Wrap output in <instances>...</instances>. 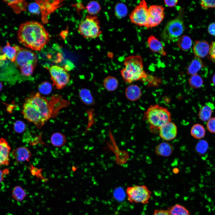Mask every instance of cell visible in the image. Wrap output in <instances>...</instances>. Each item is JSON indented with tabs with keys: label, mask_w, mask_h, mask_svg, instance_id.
Here are the masks:
<instances>
[{
	"label": "cell",
	"mask_w": 215,
	"mask_h": 215,
	"mask_svg": "<svg viewBox=\"0 0 215 215\" xmlns=\"http://www.w3.org/2000/svg\"><path fill=\"white\" fill-rule=\"evenodd\" d=\"M7 58L6 55L3 54V55H0V61H4L6 60Z\"/></svg>",
	"instance_id": "47"
},
{
	"label": "cell",
	"mask_w": 215,
	"mask_h": 215,
	"mask_svg": "<svg viewBox=\"0 0 215 215\" xmlns=\"http://www.w3.org/2000/svg\"><path fill=\"white\" fill-rule=\"evenodd\" d=\"M50 141L53 146L59 147L65 144L66 142V139L64 134L57 132L52 135L50 138Z\"/></svg>",
	"instance_id": "30"
},
{
	"label": "cell",
	"mask_w": 215,
	"mask_h": 215,
	"mask_svg": "<svg viewBox=\"0 0 215 215\" xmlns=\"http://www.w3.org/2000/svg\"><path fill=\"white\" fill-rule=\"evenodd\" d=\"M28 9L30 13L38 14L39 13L40 8L38 3L36 2H33L29 4L28 6Z\"/></svg>",
	"instance_id": "40"
},
{
	"label": "cell",
	"mask_w": 215,
	"mask_h": 215,
	"mask_svg": "<svg viewBox=\"0 0 215 215\" xmlns=\"http://www.w3.org/2000/svg\"><path fill=\"white\" fill-rule=\"evenodd\" d=\"M35 66L31 63H28L20 67L22 75L25 76H29L33 73Z\"/></svg>",
	"instance_id": "35"
},
{
	"label": "cell",
	"mask_w": 215,
	"mask_h": 215,
	"mask_svg": "<svg viewBox=\"0 0 215 215\" xmlns=\"http://www.w3.org/2000/svg\"><path fill=\"white\" fill-rule=\"evenodd\" d=\"M159 135L165 140L168 141L174 139L176 136L177 133V127L173 122H168L159 129Z\"/></svg>",
	"instance_id": "14"
},
{
	"label": "cell",
	"mask_w": 215,
	"mask_h": 215,
	"mask_svg": "<svg viewBox=\"0 0 215 215\" xmlns=\"http://www.w3.org/2000/svg\"><path fill=\"white\" fill-rule=\"evenodd\" d=\"M4 172L0 169V182L2 181L4 179Z\"/></svg>",
	"instance_id": "46"
},
{
	"label": "cell",
	"mask_w": 215,
	"mask_h": 215,
	"mask_svg": "<svg viewBox=\"0 0 215 215\" xmlns=\"http://www.w3.org/2000/svg\"><path fill=\"white\" fill-rule=\"evenodd\" d=\"M15 46L17 52L14 62L17 67H20L28 63H31L36 66L37 58L35 53L17 45Z\"/></svg>",
	"instance_id": "12"
},
{
	"label": "cell",
	"mask_w": 215,
	"mask_h": 215,
	"mask_svg": "<svg viewBox=\"0 0 215 215\" xmlns=\"http://www.w3.org/2000/svg\"><path fill=\"white\" fill-rule=\"evenodd\" d=\"M168 215H191L189 211L183 206L176 204L167 209Z\"/></svg>",
	"instance_id": "25"
},
{
	"label": "cell",
	"mask_w": 215,
	"mask_h": 215,
	"mask_svg": "<svg viewBox=\"0 0 215 215\" xmlns=\"http://www.w3.org/2000/svg\"><path fill=\"white\" fill-rule=\"evenodd\" d=\"M177 42L179 47L184 51L188 50L191 48L192 44V41L191 38L185 35L181 36Z\"/></svg>",
	"instance_id": "27"
},
{
	"label": "cell",
	"mask_w": 215,
	"mask_h": 215,
	"mask_svg": "<svg viewBox=\"0 0 215 215\" xmlns=\"http://www.w3.org/2000/svg\"><path fill=\"white\" fill-rule=\"evenodd\" d=\"M212 82L213 84L215 87V73L213 76L212 78Z\"/></svg>",
	"instance_id": "48"
},
{
	"label": "cell",
	"mask_w": 215,
	"mask_h": 215,
	"mask_svg": "<svg viewBox=\"0 0 215 215\" xmlns=\"http://www.w3.org/2000/svg\"><path fill=\"white\" fill-rule=\"evenodd\" d=\"M152 215H168L167 210H155Z\"/></svg>",
	"instance_id": "44"
},
{
	"label": "cell",
	"mask_w": 215,
	"mask_h": 215,
	"mask_svg": "<svg viewBox=\"0 0 215 215\" xmlns=\"http://www.w3.org/2000/svg\"><path fill=\"white\" fill-rule=\"evenodd\" d=\"M208 148V143L204 140L200 141L197 144L196 146V151L200 154L205 153L207 151Z\"/></svg>",
	"instance_id": "37"
},
{
	"label": "cell",
	"mask_w": 215,
	"mask_h": 215,
	"mask_svg": "<svg viewBox=\"0 0 215 215\" xmlns=\"http://www.w3.org/2000/svg\"><path fill=\"white\" fill-rule=\"evenodd\" d=\"M206 127L209 132L215 133V117L211 118L207 121Z\"/></svg>",
	"instance_id": "41"
},
{
	"label": "cell",
	"mask_w": 215,
	"mask_h": 215,
	"mask_svg": "<svg viewBox=\"0 0 215 215\" xmlns=\"http://www.w3.org/2000/svg\"><path fill=\"white\" fill-rule=\"evenodd\" d=\"M125 95L129 100L135 101L138 100L141 96V90L137 85L132 84L129 85L125 90Z\"/></svg>",
	"instance_id": "19"
},
{
	"label": "cell",
	"mask_w": 215,
	"mask_h": 215,
	"mask_svg": "<svg viewBox=\"0 0 215 215\" xmlns=\"http://www.w3.org/2000/svg\"><path fill=\"white\" fill-rule=\"evenodd\" d=\"M202 7L205 10L209 8H215V0H202L200 2Z\"/></svg>",
	"instance_id": "39"
},
{
	"label": "cell",
	"mask_w": 215,
	"mask_h": 215,
	"mask_svg": "<svg viewBox=\"0 0 215 215\" xmlns=\"http://www.w3.org/2000/svg\"><path fill=\"white\" fill-rule=\"evenodd\" d=\"M86 9L90 15L95 16L100 11L101 7L100 4L95 1H91L87 4Z\"/></svg>",
	"instance_id": "31"
},
{
	"label": "cell",
	"mask_w": 215,
	"mask_h": 215,
	"mask_svg": "<svg viewBox=\"0 0 215 215\" xmlns=\"http://www.w3.org/2000/svg\"><path fill=\"white\" fill-rule=\"evenodd\" d=\"M206 131L204 127L199 123L195 124L192 127L191 130V134L194 138L200 139L203 138L205 135Z\"/></svg>",
	"instance_id": "24"
},
{
	"label": "cell",
	"mask_w": 215,
	"mask_h": 215,
	"mask_svg": "<svg viewBox=\"0 0 215 215\" xmlns=\"http://www.w3.org/2000/svg\"><path fill=\"white\" fill-rule=\"evenodd\" d=\"M10 150L6 140L3 138H0V166L9 164Z\"/></svg>",
	"instance_id": "16"
},
{
	"label": "cell",
	"mask_w": 215,
	"mask_h": 215,
	"mask_svg": "<svg viewBox=\"0 0 215 215\" xmlns=\"http://www.w3.org/2000/svg\"><path fill=\"white\" fill-rule=\"evenodd\" d=\"M115 14L119 18H122L125 17L128 12L126 6L121 2L118 3L115 7Z\"/></svg>",
	"instance_id": "33"
},
{
	"label": "cell",
	"mask_w": 215,
	"mask_h": 215,
	"mask_svg": "<svg viewBox=\"0 0 215 215\" xmlns=\"http://www.w3.org/2000/svg\"><path fill=\"white\" fill-rule=\"evenodd\" d=\"M79 96L81 101L85 104L90 105L94 103V100L91 92L87 88H82L79 91Z\"/></svg>",
	"instance_id": "26"
},
{
	"label": "cell",
	"mask_w": 215,
	"mask_h": 215,
	"mask_svg": "<svg viewBox=\"0 0 215 215\" xmlns=\"http://www.w3.org/2000/svg\"><path fill=\"white\" fill-rule=\"evenodd\" d=\"M193 51L196 56L203 58L209 53L210 45L205 40H196L193 47Z\"/></svg>",
	"instance_id": "15"
},
{
	"label": "cell",
	"mask_w": 215,
	"mask_h": 215,
	"mask_svg": "<svg viewBox=\"0 0 215 215\" xmlns=\"http://www.w3.org/2000/svg\"><path fill=\"white\" fill-rule=\"evenodd\" d=\"M214 108V106L211 103L203 106L199 111L198 116L199 119L204 122L207 121L211 118Z\"/></svg>",
	"instance_id": "23"
},
{
	"label": "cell",
	"mask_w": 215,
	"mask_h": 215,
	"mask_svg": "<svg viewBox=\"0 0 215 215\" xmlns=\"http://www.w3.org/2000/svg\"><path fill=\"white\" fill-rule=\"evenodd\" d=\"M52 89L51 84L49 82L45 81L40 84L38 86L39 92L44 94L47 95L50 93Z\"/></svg>",
	"instance_id": "36"
},
{
	"label": "cell",
	"mask_w": 215,
	"mask_h": 215,
	"mask_svg": "<svg viewBox=\"0 0 215 215\" xmlns=\"http://www.w3.org/2000/svg\"><path fill=\"white\" fill-rule=\"evenodd\" d=\"M2 52L5 54L7 58L12 62L16 60L17 50L15 46H11L10 43L7 42V44L2 49Z\"/></svg>",
	"instance_id": "29"
},
{
	"label": "cell",
	"mask_w": 215,
	"mask_h": 215,
	"mask_svg": "<svg viewBox=\"0 0 215 215\" xmlns=\"http://www.w3.org/2000/svg\"><path fill=\"white\" fill-rule=\"evenodd\" d=\"M185 29L183 12L182 11L177 17L166 24L162 33V38L168 42H175L181 36Z\"/></svg>",
	"instance_id": "4"
},
{
	"label": "cell",
	"mask_w": 215,
	"mask_h": 215,
	"mask_svg": "<svg viewBox=\"0 0 215 215\" xmlns=\"http://www.w3.org/2000/svg\"><path fill=\"white\" fill-rule=\"evenodd\" d=\"M208 30L210 34L215 36V22L212 23L209 25Z\"/></svg>",
	"instance_id": "43"
},
{
	"label": "cell",
	"mask_w": 215,
	"mask_h": 215,
	"mask_svg": "<svg viewBox=\"0 0 215 215\" xmlns=\"http://www.w3.org/2000/svg\"><path fill=\"white\" fill-rule=\"evenodd\" d=\"M79 33L86 38L94 39L101 34L99 22L96 16L88 15L81 22L78 28Z\"/></svg>",
	"instance_id": "5"
},
{
	"label": "cell",
	"mask_w": 215,
	"mask_h": 215,
	"mask_svg": "<svg viewBox=\"0 0 215 215\" xmlns=\"http://www.w3.org/2000/svg\"><path fill=\"white\" fill-rule=\"evenodd\" d=\"M118 81L114 77L108 76L104 80L103 85L105 88L108 91H112L116 90L118 85Z\"/></svg>",
	"instance_id": "28"
},
{
	"label": "cell",
	"mask_w": 215,
	"mask_h": 215,
	"mask_svg": "<svg viewBox=\"0 0 215 215\" xmlns=\"http://www.w3.org/2000/svg\"><path fill=\"white\" fill-rule=\"evenodd\" d=\"M26 101L31 103L39 110L46 122L52 117L53 109L50 102L45 97L38 93H34L26 99Z\"/></svg>",
	"instance_id": "7"
},
{
	"label": "cell",
	"mask_w": 215,
	"mask_h": 215,
	"mask_svg": "<svg viewBox=\"0 0 215 215\" xmlns=\"http://www.w3.org/2000/svg\"><path fill=\"white\" fill-rule=\"evenodd\" d=\"M2 48H1V47L0 46V52L2 51Z\"/></svg>",
	"instance_id": "51"
},
{
	"label": "cell",
	"mask_w": 215,
	"mask_h": 215,
	"mask_svg": "<svg viewBox=\"0 0 215 215\" xmlns=\"http://www.w3.org/2000/svg\"><path fill=\"white\" fill-rule=\"evenodd\" d=\"M178 0H164V2L165 5L169 7H174L177 4Z\"/></svg>",
	"instance_id": "45"
},
{
	"label": "cell",
	"mask_w": 215,
	"mask_h": 215,
	"mask_svg": "<svg viewBox=\"0 0 215 215\" xmlns=\"http://www.w3.org/2000/svg\"><path fill=\"white\" fill-rule=\"evenodd\" d=\"M26 196V192L21 187L17 186L15 187L13 192V196L15 199L18 201H22Z\"/></svg>",
	"instance_id": "34"
},
{
	"label": "cell",
	"mask_w": 215,
	"mask_h": 215,
	"mask_svg": "<svg viewBox=\"0 0 215 215\" xmlns=\"http://www.w3.org/2000/svg\"><path fill=\"white\" fill-rule=\"evenodd\" d=\"M22 113L24 118L33 123L38 128H41L45 123L38 110L28 102L25 101Z\"/></svg>",
	"instance_id": "9"
},
{
	"label": "cell",
	"mask_w": 215,
	"mask_h": 215,
	"mask_svg": "<svg viewBox=\"0 0 215 215\" xmlns=\"http://www.w3.org/2000/svg\"><path fill=\"white\" fill-rule=\"evenodd\" d=\"M51 79L56 88L61 89L68 83L70 75L64 68L57 65H53L49 69Z\"/></svg>",
	"instance_id": "10"
},
{
	"label": "cell",
	"mask_w": 215,
	"mask_h": 215,
	"mask_svg": "<svg viewBox=\"0 0 215 215\" xmlns=\"http://www.w3.org/2000/svg\"><path fill=\"white\" fill-rule=\"evenodd\" d=\"M188 82L192 87L197 89L200 88L203 85V81L199 75L196 74L191 75L189 80Z\"/></svg>",
	"instance_id": "32"
},
{
	"label": "cell",
	"mask_w": 215,
	"mask_h": 215,
	"mask_svg": "<svg viewBox=\"0 0 215 215\" xmlns=\"http://www.w3.org/2000/svg\"><path fill=\"white\" fill-rule=\"evenodd\" d=\"M12 154L13 158L19 162L28 161L31 156L30 151L24 147H19L13 150Z\"/></svg>",
	"instance_id": "18"
},
{
	"label": "cell",
	"mask_w": 215,
	"mask_h": 215,
	"mask_svg": "<svg viewBox=\"0 0 215 215\" xmlns=\"http://www.w3.org/2000/svg\"><path fill=\"white\" fill-rule=\"evenodd\" d=\"M39 4L42 15L44 22H47V17L51 13L59 7L60 1H36Z\"/></svg>",
	"instance_id": "13"
},
{
	"label": "cell",
	"mask_w": 215,
	"mask_h": 215,
	"mask_svg": "<svg viewBox=\"0 0 215 215\" xmlns=\"http://www.w3.org/2000/svg\"><path fill=\"white\" fill-rule=\"evenodd\" d=\"M144 116L153 133L159 132L161 127L171 121V114L168 108L157 104L150 105Z\"/></svg>",
	"instance_id": "3"
},
{
	"label": "cell",
	"mask_w": 215,
	"mask_h": 215,
	"mask_svg": "<svg viewBox=\"0 0 215 215\" xmlns=\"http://www.w3.org/2000/svg\"><path fill=\"white\" fill-rule=\"evenodd\" d=\"M204 66L201 59L195 56L188 67L187 73L191 75L197 74Z\"/></svg>",
	"instance_id": "21"
},
{
	"label": "cell",
	"mask_w": 215,
	"mask_h": 215,
	"mask_svg": "<svg viewBox=\"0 0 215 215\" xmlns=\"http://www.w3.org/2000/svg\"><path fill=\"white\" fill-rule=\"evenodd\" d=\"M147 42L150 49L153 52L158 53L162 56H165L166 52L162 42L153 35L148 38Z\"/></svg>",
	"instance_id": "17"
},
{
	"label": "cell",
	"mask_w": 215,
	"mask_h": 215,
	"mask_svg": "<svg viewBox=\"0 0 215 215\" xmlns=\"http://www.w3.org/2000/svg\"><path fill=\"white\" fill-rule=\"evenodd\" d=\"M164 11V7L162 5H154L149 7L147 23L145 27L151 28L160 24L165 17Z\"/></svg>",
	"instance_id": "11"
},
{
	"label": "cell",
	"mask_w": 215,
	"mask_h": 215,
	"mask_svg": "<svg viewBox=\"0 0 215 215\" xmlns=\"http://www.w3.org/2000/svg\"><path fill=\"white\" fill-rule=\"evenodd\" d=\"M3 88V85L2 83L0 82V92L1 90Z\"/></svg>",
	"instance_id": "50"
},
{
	"label": "cell",
	"mask_w": 215,
	"mask_h": 215,
	"mask_svg": "<svg viewBox=\"0 0 215 215\" xmlns=\"http://www.w3.org/2000/svg\"><path fill=\"white\" fill-rule=\"evenodd\" d=\"M173 148L172 145L166 142H163L159 143L155 149L156 153L158 155L168 156L172 153Z\"/></svg>",
	"instance_id": "22"
},
{
	"label": "cell",
	"mask_w": 215,
	"mask_h": 215,
	"mask_svg": "<svg viewBox=\"0 0 215 215\" xmlns=\"http://www.w3.org/2000/svg\"><path fill=\"white\" fill-rule=\"evenodd\" d=\"M26 126L25 123L22 121H16L14 124V131L17 133H21L25 130Z\"/></svg>",
	"instance_id": "38"
},
{
	"label": "cell",
	"mask_w": 215,
	"mask_h": 215,
	"mask_svg": "<svg viewBox=\"0 0 215 215\" xmlns=\"http://www.w3.org/2000/svg\"><path fill=\"white\" fill-rule=\"evenodd\" d=\"M4 64V61H0V66H3Z\"/></svg>",
	"instance_id": "49"
},
{
	"label": "cell",
	"mask_w": 215,
	"mask_h": 215,
	"mask_svg": "<svg viewBox=\"0 0 215 215\" xmlns=\"http://www.w3.org/2000/svg\"><path fill=\"white\" fill-rule=\"evenodd\" d=\"M126 193L128 201L131 203L148 204L151 198V191L145 185L127 187Z\"/></svg>",
	"instance_id": "6"
},
{
	"label": "cell",
	"mask_w": 215,
	"mask_h": 215,
	"mask_svg": "<svg viewBox=\"0 0 215 215\" xmlns=\"http://www.w3.org/2000/svg\"><path fill=\"white\" fill-rule=\"evenodd\" d=\"M19 42L25 47L40 51L49 41L50 36L40 23L33 21L22 24L17 32Z\"/></svg>",
	"instance_id": "1"
},
{
	"label": "cell",
	"mask_w": 215,
	"mask_h": 215,
	"mask_svg": "<svg viewBox=\"0 0 215 215\" xmlns=\"http://www.w3.org/2000/svg\"><path fill=\"white\" fill-rule=\"evenodd\" d=\"M124 64L125 67L122 69L120 73L124 82L130 83L146 78L148 75L143 68V60L139 55H133L125 58Z\"/></svg>",
	"instance_id": "2"
},
{
	"label": "cell",
	"mask_w": 215,
	"mask_h": 215,
	"mask_svg": "<svg viewBox=\"0 0 215 215\" xmlns=\"http://www.w3.org/2000/svg\"><path fill=\"white\" fill-rule=\"evenodd\" d=\"M4 2L10 6L14 13L19 14L25 11L28 6V3L25 0H4Z\"/></svg>",
	"instance_id": "20"
},
{
	"label": "cell",
	"mask_w": 215,
	"mask_h": 215,
	"mask_svg": "<svg viewBox=\"0 0 215 215\" xmlns=\"http://www.w3.org/2000/svg\"><path fill=\"white\" fill-rule=\"evenodd\" d=\"M209 54L211 58L215 62V41L212 42L210 45Z\"/></svg>",
	"instance_id": "42"
},
{
	"label": "cell",
	"mask_w": 215,
	"mask_h": 215,
	"mask_svg": "<svg viewBox=\"0 0 215 215\" xmlns=\"http://www.w3.org/2000/svg\"><path fill=\"white\" fill-rule=\"evenodd\" d=\"M148 9L146 1H141L130 14L129 18L131 22L139 26L146 27L147 23Z\"/></svg>",
	"instance_id": "8"
}]
</instances>
